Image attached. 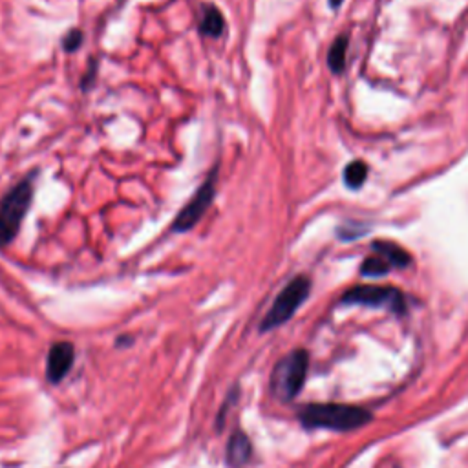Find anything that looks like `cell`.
<instances>
[{"mask_svg": "<svg viewBox=\"0 0 468 468\" xmlns=\"http://www.w3.org/2000/svg\"><path fill=\"white\" fill-rule=\"evenodd\" d=\"M216 189H218V165H214L211 169L207 180L203 181L202 187L192 194V198L187 202V205H183L180 209V213L176 214L174 222L171 225V233L181 234L194 229L198 222L205 216L209 207L214 203Z\"/></svg>", "mask_w": 468, "mask_h": 468, "instance_id": "277c9868", "label": "cell"}, {"mask_svg": "<svg viewBox=\"0 0 468 468\" xmlns=\"http://www.w3.org/2000/svg\"><path fill=\"white\" fill-rule=\"evenodd\" d=\"M368 178V167L362 161H351L344 171V181L350 189H361Z\"/></svg>", "mask_w": 468, "mask_h": 468, "instance_id": "7c38bea8", "label": "cell"}, {"mask_svg": "<svg viewBox=\"0 0 468 468\" xmlns=\"http://www.w3.org/2000/svg\"><path fill=\"white\" fill-rule=\"evenodd\" d=\"M309 357L304 350H297L278 362L271 375V390L278 399L291 401L306 383Z\"/></svg>", "mask_w": 468, "mask_h": 468, "instance_id": "3957f363", "label": "cell"}, {"mask_svg": "<svg viewBox=\"0 0 468 468\" xmlns=\"http://www.w3.org/2000/svg\"><path fill=\"white\" fill-rule=\"evenodd\" d=\"M74 346L70 342L54 344L48 353V361H46V377H48L50 383H61L74 364Z\"/></svg>", "mask_w": 468, "mask_h": 468, "instance_id": "52a82bcc", "label": "cell"}, {"mask_svg": "<svg viewBox=\"0 0 468 468\" xmlns=\"http://www.w3.org/2000/svg\"><path fill=\"white\" fill-rule=\"evenodd\" d=\"M83 41H85V35H83L81 30H70L63 37V50L68 52V54H74V52L81 48Z\"/></svg>", "mask_w": 468, "mask_h": 468, "instance_id": "5bb4252c", "label": "cell"}, {"mask_svg": "<svg viewBox=\"0 0 468 468\" xmlns=\"http://www.w3.org/2000/svg\"><path fill=\"white\" fill-rule=\"evenodd\" d=\"M33 176V174H32ZM32 176L21 180L11 187L0 200V247L11 244L21 231V225L26 218L33 202Z\"/></svg>", "mask_w": 468, "mask_h": 468, "instance_id": "7a4b0ae2", "label": "cell"}, {"mask_svg": "<svg viewBox=\"0 0 468 468\" xmlns=\"http://www.w3.org/2000/svg\"><path fill=\"white\" fill-rule=\"evenodd\" d=\"M309 289H311V282L308 277H297L292 278L291 282L280 291L275 302H273L271 309L267 311V315L262 320V331L275 330L278 326L286 324L292 315L297 313V309L304 304V300L308 298Z\"/></svg>", "mask_w": 468, "mask_h": 468, "instance_id": "5b68a950", "label": "cell"}, {"mask_svg": "<svg viewBox=\"0 0 468 468\" xmlns=\"http://www.w3.org/2000/svg\"><path fill=\"white\" fill-rule=\"evenodd\" d=\"M251 458V441L244 432H234L227 445V461L231 467H244Z\"/></svg>", "mask_w": 468, "mask_h": 468, "instance_id": "9c48e42d", "label": "cell"}, {"mask_svg": "<svg viewBox=\"0 0 468 468\" xmlns=\"http://www.w3.org/2000/svg\"><path fill=\"white\" fill-rule=\"evenodd\" d=\"M344 304H361L372 308H388L392 311H405V297L401 291L386 286H357L342 297Z\"/></svg>", "mask_w": 468, "mask_h": 468, "instance_id": "8992f818", "label": "cell"}, {"mask_svg": "<svg viewBox=\"0 0 468 468\" xmlns=\"http://www.w3.org/2000/svg\"><path fill=\"white\" fill-rule=\"evenodd\" d=\"M198 32L202 33L203 37H222L225 32V19L224 13L214 4H205L200 17V26Z\"/></svg>", "mask_w": 468, "mask_h": 468, "instance_id": "ba28073f", "label": "cell"}, {"mask_svg": "<svg viewBox=\"0 0 468 468\" xmlns=\"http://www.w3.org/2000/svg\"><path fill=\"white\" fill-rule=\"evenodd\" d=\"M390 269V264L386 260H384L383 256H372V258H368L364 264H362L361 271L362 275H366V277H381V275H386Z\"/></svg>", "mask_w": 468, "mask_h": 468, "instance_id": "4fadbf2b", "label": "cell"}, {"mask_svg": "<svg viewBox=\"0 0 468 468\" xmlns=\"http://www.w3.org/2000/svg\"><path fill=\"white\" fill-rule=\"evenodd\" d=\"M346 50H348V39L339 37L335 43L331 44L330 54H328V64L333 74H341L346 64Z\"/></svg>", "mask_w": 468, "mask_h": 468, "instance_id": "8fae6325", "label": "cell"}, {"mask_svg": "<svg viewBox=\"0 0 468 468\" xmlns=\"http://www.w3.org/2000/svg\"><path fill=\"white\" fill-rule=\"evenodd\" d=\"M372 247L379 256H383L384 260L388 262L390 266L406 267L410 264L408 253L401 245L394 244V242H381V240H377Z\"/></svg>", "mask_w": 468, "mask_h": 468, "instance_id": "30bf717a", "label": "cell"}, {"mask_svg": "<svg viewBox=\"0 0 468 468\" xmlns=\"http://www.w3.org/2000/svg\"><path fill=\"white\" fill-rule=\"evenodd\" d=\"M96 75H97V64H90V68H88V72H86L85 75H83V79H81V88L85 92H88L94 86V83H96Z\"/></svg>", "mask_w": 468, "mask_h": 468, "instance_id": "9a60e30c", "label": "cell"}, {"mask_svg": "<svg viewBox=\"0 0 468 468\" xmlns=\"http://www.w3.org/2000/svg\"><path fill=\"white\" fill-rule=\"evenodd\" d=\"M331 8H339V6L342 4V0H330Z\"/></svg>", "mask_w": 468, "mask_h": 468, "instance_id": "2e32d148", "label": "cell"}, {"mask_svg": "<svg viewBox=\"0 0 468 468\" xmlns=\"http://www.w3.org/2000/svg\"><path fill=\"white\" fill-rule=\"evenodd\" d=\"M300 421L308 428L348 432L372 421L370 412L348 405H309L300 412Z\"/></svg>", "mask_w": 468, "mask_h": 468, "instance_id": "6da1fadb", "label": "cell"}]
</instances>
